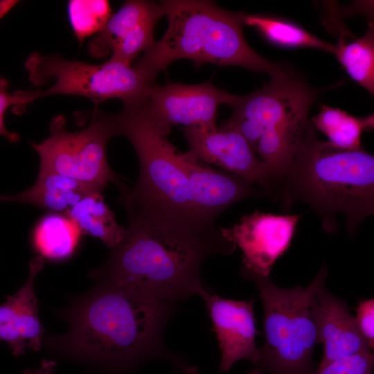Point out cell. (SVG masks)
Here are the masks:
<instances>
[{"label":"cell","mask_w":374,"mask_h":374,"mask_svg":"<svg viewBox=\"0 0 374 374\" xmlns=\"http://www.w3.org/2000/svg\"><path fill=\"white\" fill-rule=\"evenodd\" d=\"M119 189L129 220L126 235L93 276L170 303L202 296L206 291L201 277L204 261L231 253L236 245L214 219L136 193L125 184Z\"/></svg>","instance_id":"6da1fadb"},{"label":"cell","mask_w":374,"mask_h":374,"mask_svg":"<svg viewBox=\"0 0 374 374\" xmlns=\"http://www.w3.org/2000/svg\"><path fill=\"white\" fill-rule=\"evenodd\" d=\"M169 304L104 280L70 310L69 330L60 338L62 344L111 368L138 367L157 357L172 365L159 344Z\"/></svg>","instance_id":"7a4b0ae2"},{"label":"cell","mask_w":374,"mask_h":374,"mask_svg":"<svg viewBox=\"0 0 374 374\" xmlns=\"http://www.w3.org/2000/svg\"><path fill=\"white\" fill-rule=\"evenodd\" d=\"M267 194L285 211L296 201L308 204L329 233L338 229L337 214L344 213L352 235L374 213V157L364 148L343 150L319 140L309 120L292 159Z\"/></svg>","instance_id":"3957f363"},{"label":"cell","mask_w":374,"mask_h":374,"mask_svg":"<svg viewBox=\"0 0 374 374\" xmlns=\"http://www.w3.org/2000/svg\"><path fill=\"white\" fill-rule=\"evenodd\" d=\"M160 4L168 27L132 64L152 83L159 72L183 59L193 61L197 67L205 63L237 66L270 75L286 69L248 44L242 13L226 10L211 1L166 0Z\"/></svg>","instance_id":"277c9868"},{"label":"cell","mask_w":374,"mask_h":374,"mask_svg":"<svg viewBox=\"0 0 374 374\" xmlns=\"http://www.w3.org/2000/svg\"><path fill=\"white\" fill-rule=\"evenodd\" d=\"M242 272L256 284L264 309L265 344L247 374H312L319 343L312 307L319 274L306 287L284 289L269 277Z\"/></svg>","instance_id":"5b68a950"},{"label":"cell","mask_w":374,"mask_h":374,"mask_svg":"<svg viewBox=\"0 0 374 374\" xmlns=\"http://www.w3.org/2000/svg\"><path fill=\"white\" fill-rule=\"evenodd\" d=\"M30 81L35 86L51 83L40 90L41 97L55 94L80 96L97 106L117 98L124 106L140 104L153 86L133 65L109 58L100 64L71 61L54 54L32 53L25 62Z\"/></svg>","instance_id":"8992f818"},{"label":"cell","mask_w":374,"mask_h":374,"mask_svg":"<svg viewBox=\"0 0 374 374\" xmlns=\"http://www.w3.org/2000/svg\"><path fill=\"white\" fill-rule=\"evenodd\" d=\"M50 136L41 143L30 142L40 159L39 171L55 172L105 190L109 183L123 184L110 168L106 155L109 139L116 136L111 114L98 109L89 124L75 132L66 129L63 116L54 117Z\"/></svg>","instance_id":"52a82bcc"},{"label":"cell","mask_w":374,"mask_h":374,"mask_svg":"<svg viewBox=\"0 0 374 374\" xmlns=\"http://www.w3.org/2000/svg\"><path fill=\"white\" fill-rule=\"evenodd\" d=\"M111 117L116 136L124 135L138 157L139 179L131 189L181 209L198 213L189 199L182 152L132 107L124 106Z\"/></svg>","instance_id":"ba28073f"},{"label":"cell","mask_w":374,"mask_h":374,"mask_svg":"<svg viewBox=\"0 0 374 374\" xmlns=\"http://www.w3.org/2000/svg\"><path fill=\"white\" fill-rule=\"evenodd\" d=\"M319 91L293 71L271 75L270 81L252 93L239 96L231 106V118L256 126L262 135L277 133L299 141Z\"/></svg>","instance_id":"9c48e42d"},{"label":"cell","mask_w":374,"mask_h":374,"mask_svg":"<svg viewBox=\"0 0 374 374\" xmlns=\"http://www.w3.org/2000/svg\"><path fill=\"white\" fill-rule=\"evenodd\" d=\"M238 98L208 82L197 84L168 83L153 85L140 104L128 107H134L166 136L172 125L215 127L219 106L225 104L231 107Z\"/></svg>","instance_id":"30bf717a"},{"label":"cell","mask_w":374,"mask_h":374,"mask_svg":"<svg viewBox=\"0 0 374 374\" xmlns=\"http://www.w3.org/2000/svg\"><path fill=\"white\" fill-rule=\"evenodd\" d=\"M301 215H274L259 211L243 216L223 235L242 252V270L269 277L272 267L289 248Z\"/></svg>","instance_id":"8fae6325"},{"label":"cell","mask_w":374,"mask_h":374,"mask_svg":"<svg viewBox=\"0 0 374 374\" xmlns=\"http://www.w3.org/2000/svg\"><path fill=\"white\" fill-rule=\"evenodd\" d=\"M189 149L185 156L201 163H212L237 175L247 183L269 186L270 177L265 163L238 132L217 126H190L182 128Z\"/></svg>","instance_id":"7c38bea8"},{"label":"cell","mask_w":374,"mask_h":374,"mask_svg":"<svg viewBox=\"0 0 374 374\" xmlns=\"http://www.w3.org/2000/svg\"><path fill=\"white\" fill-rule=\"evenodd\" d=\"M201 297L208 310L219 343V371L228 373L235 363L242 359L256 363L260 348L256 341L255 301L226 299L207 291Z\"/></svg>","instance_id":"4fadbf2b"},{"label":"cell","mask_w":374,"mask_h":374,"mask_svg":"<svg viewBox=\"0 0 374 374\" xmlns=\"http://www.w3.org/2000/svg\"><path fill=\"white\" fill-rule=\"evenodd\" d=\"M313 299V314L323 353L319 368L341 357L371 351L346 303L326 286L328 269L323 265Z\"/></svg>","instance_id":"5bb4252c"},{"label":"cell","mask_w":374,"mask_h":374,"mask_svg":"<svg viewBox=\"0 0 374 374\" xmlns=\"http://www.w3.org/2000/svg\"><path fill=\"white\" fill-rule=\"evenodd\" d=\"M187 177L188 193L195 211L215 219L221 212L240 201L267 197L241 177L215 170L203 163L187 158L182 152Z\"/></svg>","instance_id":"9a60e30c"},{"label":"cell","mask_w":374,"mask_h":374,"mask_svg":"<svg viewBox=\"0 0 374 374\" xmlns=\"http://www.w3.org/2000/svg\"><path fill=\"white\" fill-rule=\"evenodd\" d=\"M98 187L55 172L39 171L35 184L19 193L0 195V202L32 204L66 215L80 200Z\"/></svg>","instance_id":"2e32d148"},{"label":"cell","mask_w":374,"mask_h":374,"mask_svg":"<svg viewBox=\"0 0 374 374\" xmlns=\"http://www.w3.org/2000/svg\"><path fill=\"white\" fill-rule=\"evenodd\" d=\"M103 193L97 191L85 196L66 215L78 226L82 234L98 238L113 249L125 238L126 229L117 223Z\"/></svg>","instance_id":"e0dca14e"},{"label":"cell","mask_w":374,"mask_h":374,"mask_svg":"<svg viewBox=\"0 0 374 374\" xmlns=\"http://www.w3.org/2000/svg\"><path fill=\"white\" fill-rule=\"evenodd\" d=\"M163 16L160 3L150 1L129 0L111 15L106 24L88 45L89 54L96 58L106 57L113 46L133 27L154 16Z\"/></svg>","instance_id":"ac0fdd59"},{"label":"cell","mask_w":374,"mask_h":374,"mask_svg":"<svg viewBox=\"0 0 374 374\" xmlns=\"http://www.w3.org/2000/svg\"><path fill=\"white\" fill-rule=\"evenodd\" d=\"M81 234L78 226L66 215L52 213L37 222L33 242L42 258L60 260L73 254Z\"/></svg>","instance_id":"d6986e66"},{"label":"cell","mask_w":374,"mask_h":374,"mask_svg":"<svg viewBox=\"0 0 374 374\" xmlns=\"http://www.w3.org/2000/svg\"><path fill=\"white\" fill-rule=\"evenodd\" d=\"M336 47L335 56L348 75L371 93L374 92V27L357 37L344 28Z\"/></svg>","instance_id":"ffe728a7"},{"label":"cell","mask_w":374,"mask_h":374,"mask_svg":"<svg viewBox=\"0 0 374 374\" xmlns=\"http://www.w3.org/2000/svg\"><path fill=\"white\" fill-rule=\"evenodd\" d=\"M314 129L328 139L332 145L343 150L364 148L361 137L363 132L373 128V115L357 118L339 109L322 105L321 111L312 118Z\"/></svg>","instance_id":"44dd1931"},{"label":"cell","mask_w":374,"mask_h":374,"mask_svg":"<svg viewBox=\"0 0 374 374\" xmlns=\"http://www.w3.org/2000/svg\"><path fill=\"white\" fill-rule=\"evenodd\" d=\"M243 24L257 29L269 42L282 47H311L335 55V45L310 34L289 21L258 15L242 13Z\"/></svg>","instance_id":"7402d4cb"},{"label":"cell","mask_w":374,"mask_h":374,"mask_svg":"<svg viewBox=\"0 0 374 374\" xmlns=\"http://www.w3.org/2000/svg\"><path fill=\"white\" fill-rule=\"evenodd\" d=\"M71 27L80 44L102 30L111 16L106 0H71L67 4Z\"/></svg>","instance_id":"603a6c76"},{"label":"cell","mask_w":374,"mask_h":374,"mask_svg":"<svg viewBox=\"0 0 374 374\" xmlns=\"http://www.w3.org/2000/svg\"><path fill=\"white\" fill-rule=\"evenodd\" d=\"M163 16L148 18L130 29L112 48L111 59L132 65L141 52H145L155 42L154 27Z\"/></svg>","instance_id":"cb8c5ba5"},{"label":"cell","mask_w":374,"mask_h":374,"mask_svg":"<svg viewBox=\"0 0 374 374\" xmlns=\"http://www.w3.org/2000/svg\"><path fill=\"white\" fill-rule=\"evenodd\" d=\"M44 266L43 258L37 255L29 262V276L25 284L14 295L8 296L7 300L0 305V325L12 323L22 310L30 292L34 291L35 279Z\"/></svg>","instance_id":"d4e9b609"},{"label":"cell","mask_w":374,"mask_h":374,"mask_svg":"<svg viewBox=\"0 0 374 374\" xmlns=\"http://www.w3.org/2000/svg\"><path fill=\"white\" fill-rule=\"evenodd\" d=\"M8 87V81L0 76V136L6 137L11 142H15L19 139L18 135L8 132L5 127L4 115L6 110L10 107H15L19 109L25 108L29 103L41 98V96L39 90H19L10 93Z\"/></svg>","instance_id":"484cf974"},{"label":"cell","mask_w":374,"mask_h":374,"mask_svg":"<svg viewBox=\"0 0 374 374\" xmlns=\"http://www.w3.org/2000/svg\"><path fill=\"white\" fill-rule=\"evenodd\" d=\"M373 368L374 355L368 351L334 360L312 374H373Z\"/></svg>","instance_id":"4316f807"},{"label":"cell","mask_w":374,"mask_h":374,"mask_svg":"<svg viewBox=\"0 0 374 374\" xmlns=\"http://www.w3.org/2000/svg\"><path fill=\"white\" fill-rule=\"evenodd\" d=\"M355 318L361 334L370 348L373 350L374 344V300L369 299L361 301L356 308Z\"/></svg>","instance_id":"83f0119b"},{"label":"cell","mask_w":374,"mask_h":374,"mask_svg":"<svg viewBox=\"0 0 374 374\" xmlns=\"http://www.w3.org/2000/svg\"><path fill=\"white\" fill-rule=\"evenodd\" d=\"M0 341L8 343L17 357L24 354L27 347L26 341L12 323L0 325Z\"/></svg>","instance_id":"f1b7e54d"},{"label":"cell","mask_w":374,"mask_h":374,"mask_svg":"<svg viewBox=\"0 0 374 374\" xmlns=\"http://www.w3.org/2000/svg\"><path fill=\"white\" fill-rule=\"evenodd\" d=\"M57 364L53 360H42L40 366L36 368L26 370L23 374H54Z\"/></svg>","instance_id":"f546056e"},{"label":"cell","mask_w":374,"mask_h":374,"mask_svg":"<svg viewBox=\"0 0 374 374\" xmlns=\"http://www.w3.org/2000/svg\"><path fill=\"white\" fill-rule=\"evenodd\" d=\"M16 0L0 1V19L5 16L17 3Z\"/></svg>","instance_id":"4dcf8cb0"},{"label":"cell","mask_w":374,"mask_h":374,"mask_svg":"<svg viewBox=\"0 0 374 374\" xmlns=\"http://www.w3.org/2000/svg\"><path fill=\"white\" fill-rule=\"evenodd\" d=\"M184 374H202L197 366L188 365L184 371Z\"/></svg>","instance_id":"1f68e13d"}]
</instances>
